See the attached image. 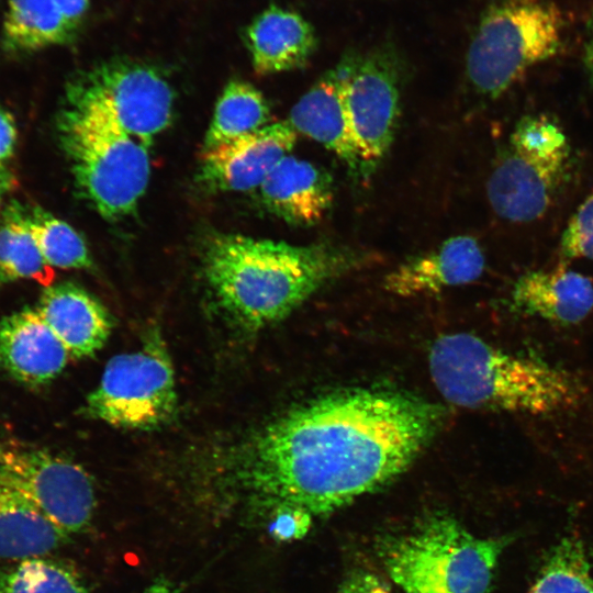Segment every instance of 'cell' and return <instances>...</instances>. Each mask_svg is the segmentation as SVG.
Masks as SVG:
<instances>
[{
	"instance_id": "cell-1",
	"label": "cell",
	"mask_w": 593,
	"mask_h": 593,
	"mask_svg": "<svg viewBox=\"0 0 593 593\" xmlns=\"http://www.w3.org/2000/svg\"><path fill=\"white\" fill-rule=\"evenodd\" d=\"M407 392L348 389L309 401L257 437L247 475L272 505L329 514L401 475L444 423Z\"/></svg>"
},
{
	"instance_id": "cell-2",
	"label": "cell",
	"mask_w": 593,
	"mask_h": 593,
	"mask_svg": "<svg viewBox=\"0 0 593 593\" xmlns=\"http://www.w3.org/2000/svg\"><path fill=\"white\" fill-rule=\"evenodd\" d=\"M361 259L329 243L301 246L217 234L206 245L203 268L221 305L245 327L258 329L288 316Z\"/></svg>"
},
{
	"instance_id": "cell-3",
	"label": "cell",
	"mask_w": 593,
	"mask_h": 593,
	"mask_svg": "<svg viewBox=\"0 0 593 593\" xmlns=\"http://www.w3.org/2000/svg\"><path fill=\"white\" fill-rule=\"evenodd\" d=\"M428 367L439 393L465 409L550 414L581 396L578 381L564 370L469 333L439 336L430 346Z\"/></svg>"
},
{
	"instance_id": "cell-4",
	"label": "cell",
	"mask_w": 593,
	"mask_h": 593,
	"mask_svg": "<svg viewBox=\"0 0 593 593\" xmlns=\"http://www.w3.org/2000/svg\"><path fill=\"white\" fill-rule=\"evenodd\" d=\"M506 538H480L447 514H432L383 542L382 560L403 593H491Z\"/></svg>"
},
{
	"instance_id": "cell-5",
	"label": "cell",
	"mask_w": 593,
	"mask_h": 593,
	"mask_svg": "<svg viewBox=\"0 0 593 593\" xmlns=\"http://www.w3.org/2000/svg\"><path fill=\"white\" fill-rule=\"evenodd\" d=\"M57 136L81 195L104 219L134 213L150 175L148 147L105 119L64 102Z\"/></svg>"
},
{
	"instance_id": "cell-6",
	"label": "cell",
	"mask_w": 593,
	"mask_h": 593,
	"mask_svg": "<svg viewBox=\"0 0 593 593\" xmlns=\"http://www.w3.org/2000/svg\"><path fill=\"white\" fill-rule=\"evenodd\" d=\"M564 19L549 0H502L481 18L466 70L474 90L497 98L522 76L553 57L562 45Z\"/></svg>"
},
{
	"instance_id": "cell-7",
	"label": "cell",
	"mask_w": 593,
	"mask_h": 593,
	"mask_svg": "<svg viewBox=\"0 0 593 593\" xmlns=\"http://www.w3.org/2000/svg\"><path fill=\"white\" fill-rule=\"evenodd\" d=\"M65 103L105 119L149 147L171 122L174 91L155 67L115 58L75 75Z\"/></svg>"
},
{
	"instance_id": "cell-8",
	"label": "cell",
	"mask_w": 593,
	"mask_h": 593,
	"mask_svg": "<svg viewBox=\"0 0 593 593\" xmlns=\"http://www.w3.org/2000/svg\"><path fill=\"white\" fill-rule=\"evenodd\" d=\"M177 409L171 361L154 338L137 351L111 358L83 413L118 427L150 429L168 422Z\"/></svg>"
},
{
	"instance_id": "cell-9",
	"label": "cell",
	"mask_w": 593,
	"mask_h": 593,
	"mask_svg": "<svg viewBox=\"0 0 593 593\" xmlns=\"http://www.w3.org/2000/svg\"><path fill=\"white\" fill-rule=\"evenodd\" d=\"M0 471L68 536L90 524L96 505L89 474L72 460L15 439L0 440Z\"/></svg>"
},
{
	"instance_id": "cell-10",
	"label": "cell",
	"mask_w": 593,
	"mask_h": 593,
	"mask_svg": "<svg viewBox=\"0 0 593 593\" xmlns=\"http://www.w3.org/2000/svg\"><path fill=\"white\" fill-rule=\"evenodd\" d=\"M343 103L357 147L374 169L387 155L400 113V67L391 51L348 53Z\"/></svg>"
},
{
	"instance_id": "cell-11",
	"label": "cell",
	"mask_w": 593,
	"mask_h": 593,
	"mask_svg": "<svg viewBox=\"0 0 593 593\" xmlns=\"http://www.w3.org/2000/svg\"><path fill=\"white\" fill-rule=\"evenodd\" d=\"M296 132L288 121L267 124L228 144L203 153L199 181L212 191L259 188L277 164L291 152Z\"/></svg>"
},
{
	"instance_id": "cell-12",
	"label": "cell",
	"mask_w": 593,
	"mask_h": 593,
	"mask_svg": "<svg viewBox=\"0 0 593 593\" xmlns=\"http://www.w3.org/2000/svg\"><path fill=\"white\" fill-rule=\"evenodd\" d=\"M569 155L537 159L510 150L493 168L489 202L503 220L528 223L542 216L560 187Z\"/></svg>"
},
{
	"instance_id": "cell-13",
	"label": "cell",
	"mask_w": 593,
	"mask_h": 593,
	"mask_svg": "<svg viewBox=\"0 0 593 593\" xmlns=\"http://www.w3.org/2000/svg\"><path fill=\"white\" fill-rule=\"evenodd\" d=\"M344 58L324 72L292 107L289 124L333 152L356 179L368 178L376 169L361 156L343 103Z\"/></svg>"
},
{
	"instance_id": "cell-14",
	"label": "cell",
	"mask_w": 593,
	"mask_h": 593,
	"mask_svg": "<svg viewBox=\"0 0 593 593\" xmlns=\"http://www.w3.org/2000/svg\"><path fill=\"white\" fill-rule=\"evenodd\" d=\"M70 355L36 307L0 318V368L13 379L38 387L55 379Z\"/></svg>"
},
{
	"instance_id": "cell-15",
	"label": "cell",
	"mask_w": 593,
	"mask_h": 593,
	"mask_svg": "<svg viewBox=\"0 0 593 593\" xmlns=\"http://www.w3.org/2000/svg\"><path fill=\"white\" fill-rule=\"evenodd\" d=\"M484 268L485 257L478 240L458 235L400 264L385 276L383 288L402 298L436 294L475 281Z\"/></svg>"
},
{
	"instance_id": "cell-16",
	"label": "cell",
	"mask_w": 593,
	"mask_h": 593,
	"mask_svg": "<svg viewBox=\"0 0 593 593\" xmlns=\"http://www.w3.org/2000/svg\"><path fill=\"white\" fill-rule=\"evenodd\" d=\"M259 193L270 213L295 226H312L332 206L334 186L325 169L287 155L262 181Z\"/></svg>"
},
{
	"instance_id": "cell-17",
	"label": "cell",
	"mask_w": 593,
	"mask_h": 593,
	"mask_svg": "<svg viewBox=\"0 0 593 593\" xmlns=\"http://www.w3.org/2000/svg\"><path fill=\"white\" fill-rule=\"evenodd\" d=\"M243 38L259 75L300 68L317 47L315 31L301 14L275 4L250 21Z\"/></svg>"
},
{
	"instance_id": "cell-18",
	"label": "cell",
	"mask_w": 593,
	"mask_h": 593,
	"mask_svg": "<svg viewBox=\"0 0 593 593\" xmlns=\"http://www.w3.org/2000/svg\"><path fill=\"white\" fill-rule=\"evenodd\" d=\"M35 307L71 358L94 355L111 332L112 321L105 307L70 282L46 287Z\"/></svg>"
},
{
	"instance_id": "cell-19",
	"label": "cell",
	"mask_w": 593,
	"mask_h": 593,
	"mask_svg": "<svg viewBox=\"0 0 593 593\" xmlns=\"http://www.w3.org/2000/svg\"><path fill=\"white\" fill-rule=\"evenodd\" d=\"M510 305L524 315L561 325L577 324L593 310V282L568 269L529 271L516 280Z\"/></svg>"
},
{
	"instance_id": "cell-20",
	"label": "cell",
	"mask_w": 593,
	"mask_h": 593,
	"mask_svg": "<svg viewBox=\"0 0 593 593\" xmlns=\"http://www.w3.org/2000/svg\"><path fill=\"white\" fill-rule=\"evenodd\" d=\"M67 538L0 471V558L47 556Z\"/></svg>"
},
{
	"instance_id": "cell-21",
	"label": "cell",
	"mask_w": 593,
	"mask_h": 593,
	"mask_svg": "<svg viewBox=\"0 0 593 593\" xmlns=\"http://www.w3.org/2000/svg\"><path fill=\"white\" fill-rule=\"evenodd\" d=\"M1 34L5 49L30 53L67 43L74 33L54 0H8Z\"/></svg>"
},
{
	"instance_id": "cell-22",
	"label": "cell",
	"mask_w": 593,
	"mask_h": 593,
	"mask_svg": "<svg viewBox=\"0 0 593 593\" xmlns=\"http://www.w3.org/2000/svg\"><path fill=\"white\" fill-rule=\"evenodd\" d=\"M269 118L268 102L256 87L243 80L230 81L217 100L203 153L264 127Z\"/></svg>"
},
{
	"instance_id": "cell-23",
	"label": "cell",
	"mask_w": 593,
	"mask_h": 593,
	"mask_svg": "<svg viewBox=\"0 0 593 593\" xmlns=\"http://www.w3.org/2000/svg\"><path fill=\"white\" fill-rule=\"evenodd\" d=\"M53 268L45 261L30 230L27 216L9 205L0 223V282L34 280L52 284Z\"/></svg>"
},
{
	"instance_id": "cell-24",
	"label": "cell",
	"mask_w": 593,
	"mask_h": 593,
	"mask_svg": "<svg viewBox=\"0 0 593 593\" xmlns=\"http://www.w3.org/2000/svg\"><path fill=\"white\" fill-rule=\"evenodd\" d=\"M0 593H89L81 578L46 556L0 564Z\"/></svg>"
},
{
	"instance_id": "cell-25",
	"label": "cell",
	"mask_w": 593,
	"mask_h": 593,
	"mask_svg": "<svg viewBox=\"0 0 593 593\" xmlns=\"http://www.w3.org/2000/svg\"><path fill=\"white\" fill-rule=\"evenodd\" d=\"M529 593H593V569L580 539L564 537L550 550Z\"/></svg>"
},
{
	"instance_id": "cell-26",
	"label": "cell",
	"mask_w": 593,
	"mask_h": 593,
	"mask_svg": "<svg viewBox=\"0 0 593 593\" xmlns=\"http://www.w3.org/2000/svg\"><path fill=\"white\" fill-rule=\"evenodd\" d=\"M27 222L41 254L52 268L81 269L92 266L85 239L68 223L41 210L27 215Z\"/></svg>"
},
{
	"instance_id": "cell-27",
	"label": "cell",
	"mask_w": 593,
	"mask_h": 593,
	"mask_svg": "<svg viewBox=\"0 0 593 593\" xmlns=\"http://www.w3.org/2000/svg\"><path fill=\"white\" fill-rule=\"evenodd\" d=\"M510 141L512 150L537 159L569 155L564 133L556 122L545 115L522 119Z\"/></svg>"
},
{
	"instance_id": "cell-28",
	"label": "cell",
	"mask_w": 593,
	"mask_h": 593,
	"mask_svg": "<svg viewBox=\"0 0 593 593\" xmlns=\"http://www.w3.org/2000/svg\"><path fill=\"white\" fill-rule=\"evenodd\" d=\"M560 254L568 259L593 260V190L568 222L560 240Z\"/></svg>"
},
{
	"instance_id": "cell-29",
	"label": "cell",
	"mask_w": 593,
	"mask_h": 593,
	"mask_svg": "<svg viewBox=\"0 0 593 593\" xmlns=\"http://www.w3.org/2000/svg\"><path fill=\"white\" fill-rule=\"evenodd\" d=\"M312 514L303 507L281 503L272 508L268 533L277 541L300 540L309 533Z\"/></svg>"
},
{
	"instance_id": "cell-30",
	"label": "cell",
	"mask_w": 593,
	"mask_h": 593,
	"mask_svg": "<svg viewBox=\"0 0 593 593\" xmlns=\"http://www.w3.org/2000/svg\"><path fill=\"white\" fill-rule=\"evenodd\" d=\"M18 139V130L13 116L0 107V190L4 193L13 186L10 169Z\"/></svg>"
},
{
	"instance_id": "cell-31",
	"label": "cell",
	"mask_w": 593,
	"mask_h": 593,
	"mask_svg": "<svg viewBox=\"0 0 593 593\" xmlns=\"http://www.w3.org/2000/svg\"><path fill=\"white\" fill-rule=\"evenodd\" d=\"M340 593H390L378 578L367 572H356L342 586Z\"/></svg>"
},
{
	"instance_id": "cell-32",
	"label": "cell",
	"mask_w": 593,
	"mask_h": 593,
	"mask_svg": "<svg viewBox=\"0 0 593 593\" xmlns=\"http://www.w3.org/2000/svg\"><path fill=\"white\" fill-rule=\"evenodd\" d=\"M54 2L64 22L74 33L88 11L89 0H54Z\"/></svg>"
},
{
	"instance_id": "cell-33",
	"label": "cell",
	"mask_w": 593,
	"mask_h": 593,
	"mask_svg": "<svg viewBox=\"0 0 593 593\" xmlns=\"http://www.w3.org/2000/svg\"><path fill=\"white\" fill-rule=\"evenodd\" d=\"M583 60L585 70L593 82V12L586 25V40L584 43Z\"/></svg>"
},
{
	"instance_id": "cell-34",
	"label": "cell",
	"mask_w": 593,
	"mask_h": 593,
	"mask_svg": "<svg viewBox=\"0 0 593 593\" xmlns=\"http://www.w3.org/2000/svg\"><path fill=\"white\" fill-rule=\"evenodd\" d=\"M182 590V585L177 584L166 578H158L142 593H181Z\"/></svg>"
},
{
	"instance_id": "cell-35",
	"label": "cell",
	"mask_w": 593,
	"mask_h": 593,
	"mask_svg": "<svg viewBox=\"0 0 593 593\" xmlns=\"http://www.w3.org/2000/svg\"><path fill=\"white\" fill-rule=\"evenodd\" d=\"M3 194H4V192L2 190H0V203H1V199H2Z\"/></svg>"
}]
</instances>
